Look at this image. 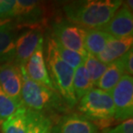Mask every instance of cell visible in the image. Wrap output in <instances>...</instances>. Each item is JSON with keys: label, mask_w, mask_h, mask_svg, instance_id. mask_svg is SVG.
Returning <instances> with one entry per match:
<instances>
[{"label": "cell", "mask_w": 133, "mask_h": 133, "mask_svg": "<svg viewBox=\"0 0 133 133\" xmlns=\"http://www.w3.org/2000/svg\"><path fill=\"white\" fill-rule=\"evenodd\" d=\"M123 2L120 0L76 1L63 7L69 22L90 30H100L111 19Z\"/></svg>", "instance_id": "obj_1"}, {"label": "cell", "mask_w": 133, "mask_h": 133, "mask_svg": "<svg viewBox=\"0 0 133 133\" xmlns=\"http://www.w3.org/2000/svg\"><path fill=\"white\" fill-rule=\"evenodd\" d=\"M22 75V102L29 110L43 113V111H65L68 109L65 101L56 91L30 79L21 66Z\"/></svg>", "instance_id": "obj_2"}, {"label": "cell", "mask_w": 133, "mask_h": 133, "mask_svg": "<svg viewBox=\"0 0 133 133\" xmlns=\"http://www.w3.org/2000/svg\"><path fill=\"white\" fill-rule=\"evenodd\" d=\"M46 61L49 75L55 90L61 95L66 105L69 108H73L78 102L73 87L74 69L61 59L52 37L48 41Z\"/></svg>", "instance_id": "obj_3"}, {"label": "cell", "mask_w": 133, "mask_h": 133, "mask_svg": "<svg viewBox=\"0 0 133 133\" xmlns=\"http://www.w3.org/2000/svg\"><path fill=\"white\" fill-rule=\"evenodd\" d=\"M78 109L92 122L109 123L114 119L115 109L111 94L99 88H94L82 97Z\"/></svg>", "instance_id": "obj_4"}, {"label": "cell", "mask_w": 133, "mask_h": 133, "mask_svg": "<svg viewBox=\"0 0 133 133\" xmlns=\"http://www.w3.org/2000/svg\"><path fill=\"white\" fill-rule=\"evenodd\" d=\"M86 31L87 29L81 26L74 24L69 21L62 20L52 24V38L63 47L86 57L87 52L84 46Z\"/></svg>", "instance_id": "obj_5"}, {"label": "cell", "mask_w": 133, "mask_h": 133, "mask_svg": "<svg viewBox=\"0 0 133 133\" xmlns=\"http://www.w3.org/2000/svg\"><path fill=\"white\" fill-rule=\"evenodd\" d=\"M113 101L114 119L125 121L132 118L133 115V79L132 76L124 75L117 86L111 91Z\"/></svg>", "instance_id": "obj_6"}, {"label": "cell", "mask_w": 133, "mask_h": 133, "mask_svg": "<svg viewBox=\"0 0 133 133\" xmlns=\"http://www.w3.org/2000/svg\"><path fill=\"white\" fill-rule=\"evenodd\" d=\"M42 41L43 38L40 28L33 27L21 32L16 40L14 64L18 68L24 66Z\"/></svg>", "instance_id": "obj_7"}, {"label": "cell", "mask_w": 133, "mask_h": 133, "mask_svg": "<svg viewBox=\"0 0 133 133\" xmlns=\"http://www.w3.org/2000/svg\"><path fill=\"white\" fill-rule=\"evenodd\" d=\"M0 87L17 106L22 102V75L20 68L14 62L0 65Z\"/></svg>", "instance_id": "obj_8"}, {"label": "cell", "mask_w": 133, "mask_h": 133, "mask_svg": "<svg viewBox=\"0 0 133 133\" xmlns=\"http://www.w3.org/2000/svg\"><path fill=\"white\" fill-rule=\"evenodd\" d=\"M43 54V41H42L36 48V51L23 66V68L27 76L30 79L50 89L55 90L51 79L49 78Z\"/></svg>", "instance_id": "obj_9"}, {"label": "cell", "mask_w": 133, "mask_h": 133, "mask_svg": "<svg viewBox=\"0 0 133 133\" xmlns=\"http://www.w3.org/2000/svg\"><path fill=\"white\" fill-rule=\"evenodd\" d=\"M100 30L115 38L131 36L133 34L132 11L125 4H122L111 19Z\"/></svg>", "instance_id": "obj_10"}, {"label": "cell", "mask_w": 133, "mask_h": 133, "mask_svg": "<svg viewBox=\"0 0 133 133\" xmlns=\"http://www.w3.org/2000/svg\"><path fill=\"white\" fill-rule=\"evenodd\" d=\"M55 133H98L94 122L79 114H68L60 118L54 126Z\"/></svg>", "instance_id": "obj_11"}, {"label": "cell", "mask_w": 133, "mask_h": 133, "mask_svg": "<svg viewBox=\"0 0 133 133\" xmlns=\"http://www.w3.org/2000/svg\"><path fill=\"white\" fill-rule=\"evenodd\" d=\"M133 36H126L122 38H115L111 36L106 43L105 49L97 55V59L108 65L121 58L125 53L132 48Z\"/></svg>", "instance_id": "obj_12"}, {"label": "cell", "mask_w": 133, "mask_h": 133, "mask_svg": "<svg viewBox=\"0 0 133 133\" xmlns=\"http://www.w3.org/2000/svg\"><path fill=\"white\" fill-rule=\"evenodd\" d=\"M18 30L14 23L0 28V65L14 62Z\"/></svg>", "instance_id": "obj_13"}, {"label": "cell", "mask_w": 133, "mask_h": 133, "mask_svg": "<svg viewBox=\"0 0 133 133\" xmlns=\"http://www.w3.org/2000/svg\"><path fill=\"white\" fill-rule=\"evenodd\" d=\"M124 69L120 58L107 65L105 73L97 82L96 87L103 91L111 92L117 86L120 79L124 75Z\"/></svg>", "instance_id": "obj_14"}, {"label": "cell", "mask_w": 133, "mask_h": 133, "mask_svg": "<svg viewBox=\"0 0 133 133\" xmlns=\"http://www.w3.org/2000/svg\"><path fill=\"white\" fill-rule=\"evenodd\" d=\"M27 110L23 104H21L14 113L2 122L3 133H26Z\"/></svg>", "instance_id": "obj_15"}, {"label": "cell", "mask_w": 133, "mask_h": 133, "mask_svg": "<svg viewBox=\"0 0 133 133\" xmlns=\"http://www.w3.org/2000/svg\"><path fill=\"white\" fill-rule=\"evenodd\" d=\"M111 36L101 30H90L87 29L84 40V46L88 54L97 56L105 49Z\"/></svg>", "instance_id": "obj_16"}, {"label": "cell", "mask_w": 133, "mask_h": 133, "mask_svg": "<svg viewBox=\"0 0 133 133\" xmlns=\"http://www.w3.org/2000/svg\"><path fill=\"white\" fill-rule=\"evenodd\" d=\"M94 85L83 64L74 69L73 87L77 101L94 89Z\"/></svg>", "instance_id": "obj_17"}, {"label": "cell", "mask_w": 133, "mask_h": 133, "mask_svg": "<svg viewBox=\"0 0 133 133\" xmlns=\"http://www.w3.org/2000/svg\"><path fill=\"white\" fill-rule=\"evenodd\" d=\"M52 121L44 113L27 110V130L26 133H45L50 126Z\"/></svg>", "instance_id": "obj_18"}, {"label": "cell", "mask_w": 133, "mask_h": 133, "mask_svg": "<svg viewBox=\"0 0 133 133\" xmlns=\"http://www.w3.org/2000/svg\"><path fill=\"white\" fill-rule=\"evenodd\" d=\"M83 66L88 73L94 86H96L97 82L99 81L100 77L105 73V69L107 68V65L104 64L103 62L97 59L96 56H94L88 53L84 59Z\"/></svg>", "instance_id": "obj_19"}, {"label": "cell", "mask_w": 133, "mask_h": 133, "mask_svg": "<svg viewBox=\"0 0 133 133\" xmlns=\"http://www.w3.org/2000/svg\"><path fill=\"white\" fill-rule=\"evenodd\" d=\"M54 44L57 54L59 55L61 59L64 62H66L68 66H70L72 68L75 69L84 63V59H85L84 56H82V55L78 54V53L72 51V50L63 47L62 44L59 43L56 41H55V40H54Z\"/></svg>", "instance_id": "obj_20"}, {"label": "cell", "mask_w": 133, "mask_h": 133, "mask_svg": "<svg viewBox=\"0 0 133 133\" xmlns=\"http://www.w3.org/2000/svg\"><path fill=\"white\" fill-rule=\"evenodd\" d=\"M17 107L18 106H17L0 87V122H4L7 118H9L14 113Z\"/></svg>", "instance_id": "obj_21"}, {"label": "cell", "mask_w": 133, "mask_h": 133, "mask_svg": "<svg viewBox=\"0 0 133 133\" xmlns=\"http://www.w3.org/2000/svg\"><path fill=\"white\" fill-rule=\"evenodd\" d=\"M16 5L15 0H0V19L13 20Z\"/></svg>", "instance_id": "obj_22"}, {"label": "cell", "mask_w": 133, "mask_h": 133, "mask_svg": "<svg viewBox=\"0 0 133 133\" xmlns=\"http://www.w3.org/2000/svg\"><path fill=\"white\" fill-rule=\"evenodd\" d=\"M102 133H133L132 118L125 120L113 128L106 129Z\"/></svg>", "instance_id": "obj_23"}, {"label": "cell", "mask_w": 133, "mask_h": 133, "mask_svg": "<svg viewBox=\"0 0 133 133\" xmlns=\"http://www.w3.org/2000/svg\"><path fill=\"white\" fill-rule=\"evenodd\" d=\"M122 64H123L124 69V74L126 75L132 76L133 74V52H132V48L130 50H128L123 56L120 58Z\"/></svg>", "instance_id": "obj_24"}, {"label": "cell", "mask_w": 133, "mask_h": 133, "mask_svg": "<svg viewBox=\"0 0 133 133\" xmlns=\"http://www.w3.org/2000/svg\"><path fill=\"white\" fill-rule=\"evenodd\" d=\"M12 22H13V20L11 19H0V28L4 27V26L9 24V23Z\"/></svg>", "instance_id": "obj_25"}, {"label": "cell", "mask_w": 133, "mask_h": 133, "mask_svg": "<svg viewBox=\"0 0 133 133\" xmlns=\"http://www.w3.org/2000/svg\"><path fill=\"white\" fill-rule=\"evenodd\" d=\"M45 133H55V129H54V125H51V126H50L49 128L47 130L46 132H45Z\"/></svg>", "instance_id": "obj_26"}]
</instances>
